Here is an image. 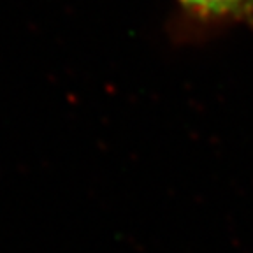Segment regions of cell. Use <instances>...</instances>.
Segmentation results:
<instances>
[{
	"mask_svg": "<svg viewBox=\"0 0 253 253\" xmlns=\"http://www.w3.org/2000/svg\"><path fill=\"white\" fill-rule=\"evenodd\" d=\"M201 18H243L253 12V0H179Z\"/></svg>",
	"mask_w": 253,
	"mask_h": 253,
	"instance_id": "cell-1",
	"label": "cell"
}]
</instances>
